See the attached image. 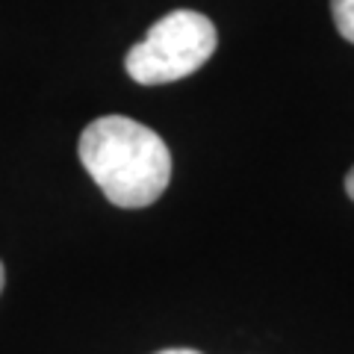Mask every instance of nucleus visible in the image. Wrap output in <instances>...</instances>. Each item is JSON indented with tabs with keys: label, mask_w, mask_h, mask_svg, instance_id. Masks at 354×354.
I'll return each instance as SVG.
<instances>
[{
	"label": "nucleus",
	"mask_w": 354,
	"mask_h": 354,
	"mask_svg": "<svg viewBox=\"0 0 354 354\" xmlns=\"http://www.w3.org/2000/svg\"><path fill=\"white\" fill-rule=\"evenodd\" d=\"M80 160L88 177L115 207L153 204L171 180V153L151 127L124 115L95 118L80 136Z\"/></svg>",
	"instance_id": "1"
},
{
	"label": "nucleus",
	"mask_w": 354,
	"mask_h": 354,
	"mask_svg": "<svg viewBox=\"0 0 354 354\" xmlns=\"http://www.w3.org/2000/svg\"><path fill=\"white\" fill-rule=\"evenodd\" d=\"M218 44L213 21L192 9H177L160 18L148 36L133 44L124 68L142 86H162L195 74Z\"/></svg>",
	"instance_id": "2"
},
{
	"label": "nucleus",
	"mask_w": 354,
	"mask_h": 354,
	"mask_svg": "<svg viewBox=\"0 0 354 354\" xmlns=\"http://www.w3.org/2000/svg\"><path fill=\"white\" fill-rule=\"evenodd\" d=\"M330 12L339 36L354 44V0H330Z\"/></svg>",
	"instance_id": "3"
},
{
	"label": "nucleus",
	"mask_w": 354,
	"mask_h": 354,
	"mask_svg": "<svg viewBox=\"0 0 354 354\" xmlns=\"http://www.w3.org/2000/svg\"><path fill=\"white\" fill-rule=\"evenodd\" d=\"M346 192H348V198L354 201V169L346 174Z\"/></svg>",
	"instance_id": "4"
},
{
	"label": "nucleus",
	"mask_w": 354,
	"mask_h": 354,
	"mask_svg": "<svg viewBox=\"0 0 354 354\" xmlns=\"http://www.w3.org/2000/svg\"><path fill=\"white\" fill-rule=\"evenodd\" d=\"M160 354H201V351H192V348H165Z\"/></svg>",
	"instance_id": "5"
},
{
	"label": "nucleus",
	"mask_w": 354,
	"mask_h": 354,
	"mask_svg": "<svg viewBox=\"0 0 354 354\" xmlns=\"http://www.w3.org/2000/svg\"><path fill=\"white\" fill-rule=\"evenodd\" d=\"M0 290H3V263H0Z\"/></svg>",
	"instance_id": "6"
}]
</instances>
